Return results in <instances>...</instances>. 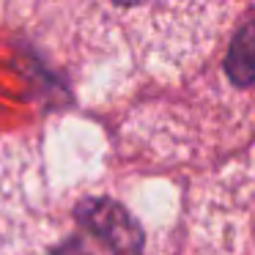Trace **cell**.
<instances>
[{
	"label": "cell",
	"instance_id": "cell-1",
	"mask_svg": "<svg viewBox=\"0 0 255 255\" xmlns=\"http://www.w3.org/2000/svg\"><path fill=\"white\" fill-rule=\"evenodd\" d=\"M61 11L88 52L167 83L225 41L242 0H61Z\"/></svg>",
	"mask_w": 255,
	"mask_h": 255
},
{
	"label": "cell",
	"instance_id": "cell-2",
	"mask_svg": "<svg viewBox=\"0 0 255 255\" xmlns=\"http://www.w3.org/2000/svg\"><path fill=\"white\" fill-rule=\"evenodd\" d=\"M137 233L113 200L63 206L22 143L0 148V255H134Z\"/></svg>",
	"mask_w": 255,
	"mask_h": 255
},
{
	"label": "cell",
	"instance_id": "cell-3",
	"mask_svg": "<svg viewBox=\"0 0 255 255\" xmlns=\"http://www.w3.org/2000/svg\"><path fill=\"white\" fill-rule=\"evenodd\" d=\"M200 247L209 255H255V145L206 198Z\"/></svg>",
	"mask_w": 255,
	"mask_h": 255
}]
</instances>
